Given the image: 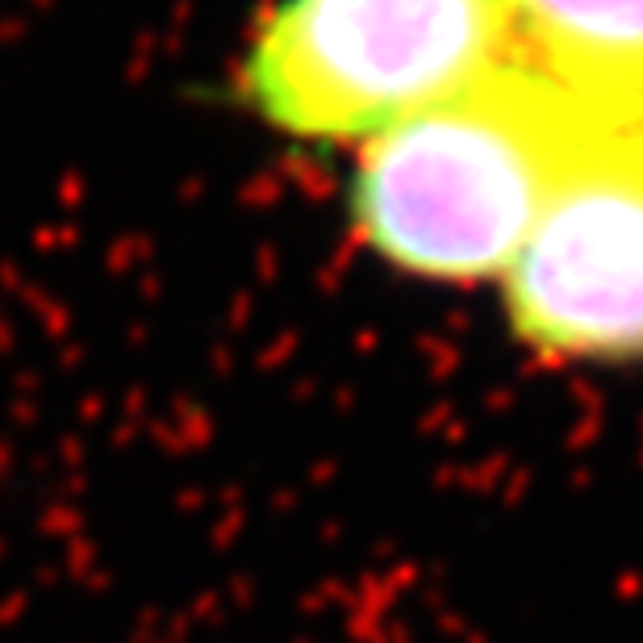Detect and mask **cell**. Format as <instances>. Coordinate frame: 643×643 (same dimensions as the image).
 <instances>
[{
	"label": "cell",
	"mask_w": 643,
	"mask_h": 643,
	"mask_svg": "<svg viewBox=\"0 0 643 643\" xmlns=\"http://www.w3.org/2000/svg\"><path fill=\"white\" fill-rule=\"evenodd\" d=\"M510 59L618 121H643V0H505Z\"/></svg>",
	"instance_id": "cell-4"
},
{
	"label": "cell",
	"mask_w": 643,
	"mask_h": 643,
	"mask_svg": "<svg viewBox=\"0 0 643 643\" xmlns=\"http://www.w3.org/2000/svg\"><path fill=\"white\" fill-rule=\"evenodd\" d=\"M502 293L534 356L643 364V121H606L576 150Z\"/></svg>",
	"instance_id": "cell-3"
},
{
	"label": "cell",
	"mask_w": 643,
	"mask_h": 643,
	"mask_svg": "<svg viewBox=\"0 0 643 643\" xmlns=\"http://www.w3.org/2000/svg\"><path fill=\"white\" fill-rule=\"evenodd\" d=\"M606 121L618 118L505 59L359 147L351 226L397 272L443 285L502 280Z\"/></svg>",
	"instance_id": "cell-1"
},
{
	"label": "cell",
	"mask_w": 643,
	"mask_h": 643,
	"mask_svg": "<svg viewBox=\"0 0 643 643\" xmlns=\"http://www.w3.org/2000/svg\"><path fill=\"white\" fill-rule=\"evenodd\" d=\"M505 59V0H276L247 38L238 92L293 142L364 147Z\"/></svg>",
	"instance_id": "cell-2"
}]
</instances>
